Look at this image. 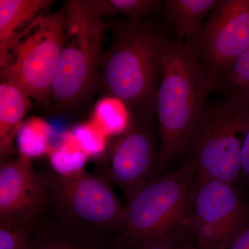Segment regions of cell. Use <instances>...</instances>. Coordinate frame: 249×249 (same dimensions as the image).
I'll list each match as a JSON object with an SVG mask.
<instances>
[{
  "mask_svg": "<svg viewBox=\"0 0 249 249\" xmlns=\"http://www.w3.org/2000/svg\"><path fill=\"white\" fill-rule=\"evenodd\" d=\"M111 33L98 82L109 96L122 100L132 115L153 119L163 56L171 42L164 29L147 19L119 18Z\"/></svg>",
  "mask_w": 249,
  "mask_h": 249,
  "instance_id": "6da1fadb",
  "label": "cell"
},
{
  "mask_svg": "<svg viewBox=\"0 0 249 249\" xmlns=\"http://www.w3.org/2000/svg\"><path fill=\"white\" fill-rule=\"evenodd\" d=\"M229 249H249V222Z\"/></svg>",
  "mask_w": 249,
  "mask_h": 249,
  "instance_id": "d4e9b609",
  "label": "cell"
},
{
  "mask_svg": "<svg viewBox=\"0 0 249 249\" xmlns=\"http://www.w3.org/2000/svg\"><path fill=\"white\" fill-rule=\"evenodd\" d=\"M52 132L51 124L38 116L23 121L16 139L19 155L31 160L49 155L52 148Z\"/></svg>",
  "mask_w": 249,
  "mask_h": 249,
  "instance_id": "2e32d148",
  "label": "cell"
},
{
  "mask_svg": "<svg viewBox=\"0 0 249 249\" xmlns=\"http://www.w3.org/2000/svg\"><path fill=\"white\" fill-rule=\"evenodd\" d=\"M31 98L17 85L1 81L0 85V152L14 153V142L24 116L31 107Z\"/></svg>",
  "mask_w": 249,
  "mask_h": 249,
  "instance_id": "7c38bea8",
  "label": "cell"
},
{
  "mask_svg": "<svg viewBox=\"0 0 249 249\" xmlns=\"http://www.w3.org/2000/svg\"><path fill=\"white\" fill-rule=\"evenodd\" d=\"M48 155L53 173L62 177L85 171V165L89 160L80 148L72 131L62 134L60 142L52 147Z\"/></svg>",
  "mask_w": 249,
  "mask_h": 249,
  "instance_id": "ac0fdd59",
  "label": "cell"
},
{
  "mask_svg": "<svg viewBox=\"0 0 249 249\" xmlns=\"http://www.w3.org/2000/svg\"><path fill=\"white\" fill-rule=\"evenodd\" d=\"M249 103L233 98L209 102L183 154L199 178L238 185Z\"/></svg>",
  "mask_w": 249,
  "mask_h": 249,
  "instance_id": "8992f818",
  "label": "cell"
},
{
  "mask_svg": "<svg viewBox=\"0 0 249 249\" xmlns=\"http://www.w3.org/2000/svg\"><path fill=\"white\" fill-rule=\"evenodd\" d=\"M54 3L52 0H0V45L7 43Z\"/></svg>",
  "mask_w": 249,
  "mask_h": 249,
  "instance_id": "9a60e30c",
  "label": "cell"
},
{
  "mask_svg": "<svg viewBox=\"0 0 249 249\" xmlns=\"http://www.w3.org/2000/svg\"><path fill=\"white\" fill-rule=\"evenodd\" d=\"M214 93L249 103V47L218 80Z\"/></svg>",
  "mask_w": 249,
  "mask_h": 249,
  "instance_id": "d6986e66",
  "label": "cell"
},
{
  "mask_svg": "<svg viewBox=\"0 0 249 249\" xmlns=\"http://www.w3.org/2000/svg\"><path fill=\"white\" fill-rule=\"evenodd\" d=\"M52 196L43 175L19 155L0 165V222H29L47 217Z\"/></svg>",
  "mask_w": 249,
  "mask_h": 249,
  "instance_id": "8fae6325",
  "label": "cell"
},
{
  "mask_svg": "<svg viewBox=\"0 0 249 249\" xmlns=\"http://www.w3.org/2000/svg\"><path fill=\"white\" fill-rule=\"evenodd\" d=\"M237 186L244 192L249 200V112L242 142L241 176Z\"/></svg>",
  "mask_w": 249,
  "mask_h": 249,
  "instance_id": "603a6c76",
  "label": "cell"
},
{
  "mask_svg": "<svg viewBox=\"0 0 249 249\" xmlns=\"http://www.w3.org/2000/svg\"><path fill=\"white\" fill-rule=\"evenodd\" d=\"M132 119V112L122 100L107 95L96 103L91 120L109 138L124 133Z\"/></svg>",
  "mask_w": 249,
  "mask_h": 249,
  "instance_id": "e0dca14e",
  "label": "cell"
},
{
  "mask_svg": "<svg viewBox=\"0 0 249 249\" xmlns=\"http://www.w3.org/2000/svg\"><path fill=\"white\" fill-rule=\"evenodd\" d=\"M107 16L119 14L129 19H145L163 11L164 1L160 0H103Z\"/></svg>",
  "mask_w": 249,
  "mask_h": 249,
  "instance_id": "44dd1931",
  "label": "cell"
},
{
  "mask_svg": "<svg viewBox=\"0 0 249 249\" xmlns=\"http://www.w3.org/2000/svg\"><path fill=\"white\" fill-rule=\"evenodd\" d=\"M153 120L133 116L129 128L113 145L101 175L117 185L127 199L155 174L159 139Z\"/></svg>",
  "mask_w": 249,
  "mask_h": 249,
  "instance_id": "30bf717a",
  "label": "cell"
},
{
  "mask_svg": "<svg viewBox=\"0 0 249 249\" xmlns=\"http://www.w3.org/2000/svg\"><path fill=\"white\" fill-rule=\"evenodd\" d=\"M199 176L184 159L176 170L153 178L127 199L116 249L146 242H194L193 202Z\"/></svg>",
  "mask_w": 249,
  "mask_h": 249,
  "instance_id": "3957f363",
  "label": "cell"
},
{
  "mask_svg": "<svg viewBox=\"0 0 249 249\" xmlns=\"http://www.w3.org/2000/svg\"><path fill=\"white\" fill-rule=\"evenodd\" d=\"M215 87L186 42L172 40L163 56L156 100L159 148L152 178L183 155Z\"/></svg>",
  "mask_w": 249,
  "mask_h": 249,
  "instance_id": "7a4b0ae2",
  "label": "cell"
},
{
  "mask_svg": "<svg viewBox=\"0 0 249 249\" xmlns=\"http://www.w3.org/2000/svg\"><path fill=\"white\" fill-rule=\"evenodd\" d=\"M47 217L29 222H0V249H27Z\"/></svg>",
  "mask_w": 249,
  "mask_h": 249,
  "instance_id": "ffe728a7",
  "label": "cell"
},
{
  "mask_svg": "<svg viewBox=\"0 0 249 249\" xmlns=\"http://www.w3.org/2000/svg\"><path fill=\"white\" fill-rule=\"evenodd\" d=\"M129 249H197L194 242H178L170 243L163 242H146L134 246Z\"/></svg>",
  "mask_w": 249,
  "mask_h": 249,
  "instance_id": "cb8c5ba5",
  "label": "cell"
},
{
  "mask_svg": "<svg viewBox=\"0 0 249 249\" xmlns=\"http://www.w3.org/2000/svg\"><path fill=\"white\" fill-rule=\"evenodd\" d=\"M43 177L52 196L55 219L102 238L120 233L124 207L106 178L85 170L72 176H60L53 172Z\"/></svg>",
  "mask_w": 249,
  "mask_h": 249,
  "instance_id": "52a82bcc",
  "label": "cell"
},
{
  "mask_svg": "<svg viewBox=\"0 0 249 249\" xmlns=\"http://www.w3.org/2000/svg\"><path fill=\"white\" fill-rule=\"evenodd\" d=\"M105 239L66 225L58 219H47L27 249H107Z\"/></svg>",
  "mask_w": 249,
  "mask_h": 249,
  "instance_id": "4fadbf2b",
  "label": "cell"
},
{
  "mask_svg": "<svg viewBox=\"0 0 249 249\" xmlns=\"http://www.w3.org/2000/svg\"><path fill=\"white\" fill-rule=\"evenodd\" d=\"M66 28V9L36 19L0 45L1 81L19 87L40 103L52 99Z\"/></svg>",
  "mask_w": 249,
  "mask_h": 249,
  "instance_id": "5b68a950",
  "label": "cell"
},
{
  "mask_svg": "<svg viewBox=\"0 0 249 249\" xmlns=\"http://www.w3.org/2000/svg\"><path fill=\"white\" fill-rule=\"evenodd\" d=\"M191 53L216 82L249 47V0H218L196 36Z\"/></svg>",
  "mask_w": 249,
  "mask_h": 249,
  "instance_id": "9c48e42d",
  "label": "cell"
},
{
  "mask_svg": "<svg viewBox=\"0 0 249 249\" xmlns=\"http://www.w3.org/2000/svg\"><path fill=\"white\" fill-rule=\"evenodd\" d=\"M218 0H165V22L171 24L176 40H189L197 34Z\"/></svg>",
  "mask_w": 249,
  "mask_h": 249,
  "instance_id": "5bb4252c",
  "label": "cell"
},
{
  "mask_svg": "<svg viewBox=\"0 0 249 249\" xmlns=\"http://www.w3.org/2000/svg\"><path fill=\"white\" fill-rule=\"evenodd\" d=\"M197 249H229L249 222V200L237 185L198 179L193 202Z\"/></svg>",
  "mask_w": 249,
  "mask_h": 249,
  "instance_id": "ba28073f",
  "label": "cell"
},
{
  "mask_svg": "<svg viewBox=\"0 0 249 249\" xmlns=\"http://www.w3.org/2000/svg\"><path fill=\"white\" fill-rule=\"evenodd\" d=\"M72 132L80 148L89 159L99 157L106 151L109 137L93 121L78 124Z\"/></svg>",
  "mask_w": 249,
  "mask_h": 249,
  "instance_id": "7402d4cb",
  "label": "cell"
},
{
  "mask_svg": "<svg viewBox=\"0 0 249 249\" xmlns=\"http://www.w3.org/2000/svg\"><path fill=\"white\" fill-rule=\"evenodd\" d=\"M66 28L52 99L59 109L89 97L99 78L105 34L109 28L103 0L67 1Z\"/></svg>",
  "mask_w": 249,
  "mask_h": 249,
  "instance_id": "277c9868",
  "label": "cell"
}]
</instances>
